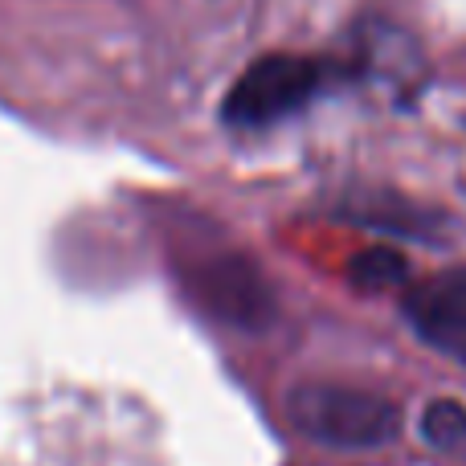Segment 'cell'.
<instances>
[{
    "instance_id": "5b68a950",
    "label": "cell",
    "mask_w": 466,
    "mask_h": 466,
    "mask_svg": "<svg viewBox=\"0 0 466 466\" xmlns=\"http://www.w3.org/2000/svg\"><path fill=\"white\" fill-rule=\"evenodd\" d=\"M421 438L434 451H459L466 446V405L454 397H438L421 410Z\"/></svg>"
},
{
    "instance_id": "8992f818",
    "label": "cell",
    "mask_w": 466,
    "mask_h": 466,
    "mask_svg": "<svg viewBox=\"0 0 466 466\" xmlns=\"http://www.w3.org/2000/svg\"><path fill=\"white\" fill-rule=\"evenodd\" d=\"M352 279L360 287H389V282L405 279V258L393 254V249H369L352 262Z\"/></svg>"
},
{
    "instance_id": "277c9868",
    "label": "cell",
    "mask_w": 466,
    "mask_h": 466,
    "mask_svg": "<svg viewBox=\"0 0 466 466\" xmlns=\"http://www.w3.org/2000/svg\"><path fill=\"white\" fill-rule=\"evenodd\" d=\"M405 311L430 348L466 364V270H446L421 282L410 295Z\"/></svg>"
},
{
    "instance_id": "3957f363",
    "label": "cell",
    "mask_w": 466,
    "mask_h": 466,
    "mask_svg": "<svg viewBox=\"0 0 466 466\" xmlns=\"http://www.w3.org/2000/svg\"><path fill=\"white\" fill-rule=\"evenodd\" d=\"M185 287L193 290V299L201 303V311H209L213 319L229 323L241 331H262L274 319V295L266 287L262 270L246 258H209V262L193 266L185 274Z\"/></svg>"
},
{
    "instance_id": "7a4b0ae2",
    "label": "cell",
    "mask_w": 466,
    "mask_h": 466,
    "mask_svg": "<svg viewBox=\"0 0 466 466\" xmlns=\"http://www.w3.org/2000/svg\"><path fill=\"white\" fill-rule=\"evenodd\" d=\"M331 78H336V66L323 62V57L262 54L233 78L226 103H221V119L233 131L274 127L287 115L303 111Z\"/></svg>"
},
{
    "instance_id": "6da1fadb",
    "label": "cell",
    "mask_w": 466,
    "mask_h": 466,
    "mask_svg": "<svg viewBox=\"0 0 466 466\" xmlns=\"http://www.w3.org/2000/svg\"><path fill=\"white\" fill-rule=\"evenodd\" d=\"M282 410L299 434L331 451H380L401 434L397 401L344 380H303Z\"/></svg>"
}]
</instances>
